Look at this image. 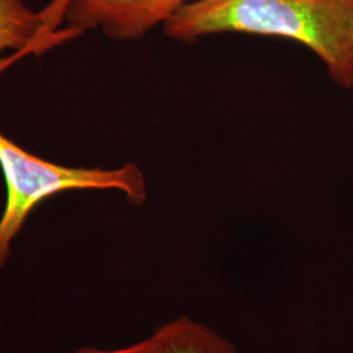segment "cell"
I'll return each instance as SVG.
<instances>
[{
	"instance_id": "obj_1",
	"label": "cell",
	"mask_w": 353,
	"mask_h": 353,
	"mask_svg": "<svg viewBox=\"0 0 353 353\" xmlns=\"http://www.w3.org/2000/svg\"><path fill=\"white\" fill-rule=\"evenodd\" d=\"M164 33L185 43L224 33L292 39L316 54L335 85L353 89V0H195Z\"/></svg>"
},
{
	"instance_id": "obj_2",
	"label": "cell",
	"mask_w": 353,
	"mask_h": 353,
	"mask_svg": "<svg viewBox=\"0 0 353 353\" xmlns=\"http://www.w3.org/2000/svg\"><path fill=\"white\" fill-rule=\"evenodd\" d=\"M7 64L0 59V72ZM0 168L7 185V201L0 219V271L28 216L50 196L68 190H118L132 205L147 201L145 176L138 165L115 169L62 166L24 151L1 132Z\"/></svg>"
},
{
	"instance_id": "obj_3",
	"label": "cell",
	"mask_w": 353,
	"mask_h": 353,
	"mask_svg": "<svg viewBox=\"0 0 353 353\" xmlns=\"http://www.w3.org/2000/svg\"><path fill=\"white\" fill-rule=\"evenodd\" d=\"M192 1L195 0H70L64 19L79 33L99 28L106 37L132 41L157 26H164Z\"/></svg>"
},
{
	"instance_id": "obj_4",
	"label": "cell",
	"mask_w": 353,
	"mask_h": 353,
	"mask_svg": "<svg viewBox=\"0 0 353 353\" xmlns=\"http://www.w3.org/2000/svg\"><path fill=\"white\" fill-rule=\"evenodd\" d=\"M80 34L70 26L51 30L41 13L26 7V0H0V52L13 49L21 55H38Z\"/></svg>"
},
{
	"instance_id": "obj_5",
	"label": "cell",
	"mask_w": 353,
	"mask_h": 353,
	"mask_svg": "<svg viewBox=\"0 0 353 353\" xmlns=\"http://www.w3.org/2000/svg\"><path fill=\"white\" fill-rule=\"evenodd\" d=\"M168 335L160 353H240L212 328L183 316L166 323Z\"/></svg>"
},
{
	"instance_id": "obj_6",
	"label": "cell",
	"mask_w": 353,
	"mask_h": 353,
	"mask_svg": "<svg viewBox=\"0 0 353 353\" xmlns=\"http://www.w3.org/2000/svg\"><path fill=\"white\" fill-rule=\"evenodd\" d=\"M166 335H168V326L165 323L161 327L157 328L148 339L126 347V348H122V350L100 351L96 348H83V350H79L74 353H160L164 347Z\"/></svg>"
},
{
	"instance_id": "obj_7",
	"label": "cell",
	"mask_w": 353,
	"mask_h": 353,
	"mask_svg": "<svg viewBox=\"0 0 353 353\" xmlns=\"http://www.w3.org/2000/svg\"><path fill=\"white\" fill-rule=\"evenodd\" d=\"M68 4L70 0H51L50 4L41 12L42 19L51 30H55L57 26L62 23Z\"/></svg>"
}]
</instances>
